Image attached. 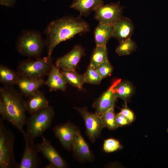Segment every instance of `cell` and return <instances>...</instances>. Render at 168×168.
Masks as SVG:
<instances>
[{
    "label": "cell",
    "mask_w": 168,
    "mask_h": 168,
    "mask_svg": "<svg viewBox=\"0 0 168 168\" xmlns=\"http://www.w3.org/2000/svg\"><path fill=\"white\" fill-rule=\"evenodd\" d=\"M90 29L89 24L79 17L65 16L51 22L45 30L48 56L51 57L54 49L60 43Z\"/></svg>",
    "instance_id": "6da1fadb"
},
{
    "label": "cell",
    "mask_w": 168,
    "mask_h": 168,
    "mask_svg": "<svg viewBox=\"0 0 168 168\" xmlns=\"http://www.w3.org/2000/svg\"><path fill=\"white\" fill-rule=\"evenodd\" d=\"M0 98L6 108L7 121L22 133L25 131L23 127L26 123L25 101L16 90L10 86L0 88Z\"/></svg>",
    "instance_id": "7a4b0ae2"
},
{
    "label": "cell",
    "mask_w": 168,
    "mask_h": 168,
    "mask_svg": "<svg viewBox=\"0 0 168 168\" xmlns=\"http://www.w3.org/2000/svg\"><path fill=\"white\" fill-rule=\"evenodd\" d=\"M54 115L50 106L31 114L26 122V134L34 139L42 135L50 127Z\"/></svg>",
    "instance_id": "3957f363"
},
{
    "label": "cell",
    "mask_w": 168,
    "mask_h": 168,
    "mask_svg": "<svg viewBox=\"0 0 168 168\" xmlns=\"http://www.w3.org/2000/svg\"><path fill=\"white\" fill-rule=\"evenodd\" d=\"M0 119V168H17L14 154V134Z\"/></svg>",
    "instance_id": "277c9868"
},
{
    "label": "cell",
    "mask_w": 168,
    "mask_h": 168,
    "mask_svg": "<svg viewBox=\"0 0 168 168\" xmlns=\"http://www.w3.org/2000/svg\"><path fill=\"white\" fill-rule=\"evenodd\" d=\"M53 64L51 57L28 60L20 63L18 67L20 76L30 78H40L48 74Z\"/></svg>",
    "instance_id": "5b68a950"
},
{
    "label": "cell",
    "mask_w": 168,
    "mask_h": 168,
    "mask_svg": "<svg viewBox=\"0 0 168 168\" xmlns=\"http://www.w3.org/2000/svg\"><path fill=\"white\" fill-rule=\"evenodd\" d=\"M42 36L35 31H28L23 34L17 41L16 48L21 54L25 56L38 57L45 45Z\"/></svg>",
    "instance_id": "8992f818"
},
{
    "label": "cell",
    "mask_w": 168,
    "mask_h": 168,
    "mask_svg": "<svg viewBox=\"0 0 168 168\" xmlns=\"http://www.w3.org/2000/svg\"><path fill=\"white\" fill-rule=\"evenodd\" d=\"M25 147L20 163L17 168H37L41 164L34 139L27 135L25 131L22 133Z\"/></svg>",
    "instance_id": "52a82bcc"
},
{
    "label": "cell",
    "mask_w": 168,
    "mask_h": 168,
    "mask_svg": "<svg viewBox=\"0 0 168 168\" xmlns=\"http://www.w3.org/2000/svg\"><path fill=\"white\" fill-rule=\"evenodd\" d=\"M124 8L120 5L119 2L103 4L94 11L95 18L100 23L113 24L123 16Z\"/></svg>",
    "instance_id": "ba28073f"
},
{
    "label": "cell",
    "mask_w": 168,
    "mask_h": 168,
    "mask_svg": "<svg viewBox=\"0 0 168 168\" xmlns=\"http://www.w3.org/2000/svg\"><path fill=\"white\" fill-rule=\"evenodd\" d=\"M85 121L88 134L93 141L104 127L100 115L89 112L85 108H77Z\"/></svg>",
    "instance_id": "9c48e42d"
},
{
    "label": "cell",
    "mask_w": 168,
    "mask_h": 168,
    "mask_svg": "<svg viewBox=\"0 0 168 168\" xmlns=\"http://www.w3.org/2000/svg\"><path fill=\"white\" fill-rule=\"evenodd\" d=\"M39 153H40L49 162L57 168H64L67 165L58 153L52 146L51 142L42 136L41 142L36 144Z\"/></svg>",
    "instance_id": "30bf717a"
},
{
    "label": "cell",
    "mask_w": 168,
    "mask_h": 168,
    "mask_svg": "<svg viewBox=\"0 0 168 168\" xmlns=\"http://www.w3.org/2000/svg\"><path fill=\"white\" fill-rule=\"evenodd\" d=\"M84 54L83 48L79 45H76L69 52L58 58L56 62V65L62 70H75Z\"/></svg>",
    "instance_id": "8fae6325"
},
{
    "label": "cell",
    "mask_w": 168,
    "mask_h": 168,
    "mask_svg": "<svg viewBox=\"0 0 168 168\" xmlns=\"http://www.w3.org/2000/svg\"><path fill=\"white\" fill-rule=\"evenodd\" d=\"M112 37L119 42L131 38L134 30V26L131 20L122 16L113 24Z\"/></svg>",
    "instance_id": "7c38bea8"
},
{
    "label": "cell",
    "mask_w": 168,
    "mask_h": 168,
    "mask_svg": "<svg viewBox=\"0 0 168 168\" xmlns=\"http://www.w3.org/2000/svg\"><path fill=\"white\" fill-rule=\"evenodd\" d=\"M54 130L63 147L70 149L72 146L77 131L74 126L70 124H66L55 127Z\"/></svg>",
    "instance_id": "4fadbf2b"
},
{
    "label": "cell",
    "mask_w": 168,
    "mask_h": 168,
    "mask_svg": "<svg viewBox=\"0 0 168 168\" xmlns=\"http://www.w3.org/2000/svg\"><path fill=\"white\" fill-rule=\"evenodd\" d=\"M112 85L94 103L96 113L100 115L109 110L114 108L116 98Z\"/></svg>",
    "instance_id": "5bb4252c"
},
{
    "label": "cell",
    "mask_w": 168,
    "mask_h": 168,
    "mask_svg": "<svg viewBox=\"0 0 168 168\" xmlns=\"http://www.w3.org/2000/svg\"><path fill=\"white\" fill-rule=\"evenodd\" d=\"M59 68L56 65L53 64L48 75L47 80L44 84L49 88L50 91L65 90L67 82Z\"/></svg>",
    "instance_id": "9a60e30c"
},
{
    "label": "cell",
    "mask_w": 168,
    "mask_h": 168,
    "mask_svg": "<svg viewBox=\"0 0 168 168\" xmlns=\"http://www.w3.org/2000/svg\"><path fill=\"white\" fill-rule=\"evenodd\" d=\"M44 82L43 78H33L20 76L16 85L22 94L29 97L38 91Z\"/></svg>",
    "instance_id": "2e32d148"
},
{
    "label": "cell",
    "mask_w": 168,
    "mask_h": 168,
    "mask_svg": "<svg viewBox=\"0 0 168 168\" xmlns=\"http://www.w3.org/2000/svg\"><path fill=\"white\" fill-rule=\"evenodd\" d=\"M25 106L26 111L31 114L49 105L44 94L38 90L25 101Z\"/></svg>",
    "instance_id": "e0dca14e"
},
{
    "label": "cell",
    "mask_w": 168,
    "mask_h": 168,
    "mask_svg": "<svg viewBox=\"0 0 168 168\" xmlns=\"http://www.w3.org/2000/svg\"><path fill=\"white\" fill-rule=\"evenodd\" d=\"M103 4V0H73L70 7L86 16Z\"/></svg>",
    "instance_id": "ac0fdd59"
},
{
    "label": "cell",
    "mask_w": 168,
    "mask_h": 168,
    "mask_svg": "<svg viewBox=\"0 0 168 168\" xmlns=\"http://www.w3.org/2000/svg\"><path fill=\"white\" fill-rule=\"evenodd\" d=\"M113 31V24L99 22L94 31L96 46H106L108 40L112 37Z\"/></svg>",
    "instance_id": "d6986e66"
},
{
    "label": "cell",
    "mask_w": 168,
    "mask_h": 168,
    "mask_svg": "<svg viewBox=\"0 0 168 168\" xmlns=\"http://www.w3.org/2000/svg\"><path fill=\"white\" fill-rule=\"evenodd\" d=\"M72 147L74 152L80 158L86 159L91 158V154L88 146L78 130L77 131Z\"/></svg>",
    "instance_id": "ffe728a7"
},
{
    "label": "cell",
    "mask_w": 168,
    "mask_h": 168,
    "mask_svg": "<svg viewBox=\"0 0 168 168\" xmlns=\"http://www.w3.org/2000/svg\"><path fill=\"white\" fill-rule=\"evenodd\" d=\"M20 77L18 73L4 65H0V80L5 86L16 85Z\"/></svg>",
    "instance_id": "44dd1931"
},
{
    "label": "cell",
    "mask_w": 168,
    "mask_h": 168,
    "mask_svg": "<svg viewBox=\"0 0 168 168\" xmlns=\"http://www.w3.org/2000/svg\"><path fill=\"white\" fill-rule=\"evenodd\" d=\"M113 89L116 98L126 100L132 94L133 88L129 83L122 82L120 79L114 82Z\"/></svg>",
    "instance_id": "7402d4cb"
},
{
    "label": "cell",
    "mask_w": 168,
    "mask_h": 168,
    "mask_svg": "<svg viewBox=\"0 0 168 168\" xmlns=\"http://www.w3.org/2000/svg\"><path fill=\"white\" fill-rule=\"evenodd\" d=\"M108 60L106 46H96L92 53L90 65L96 69L101 63Z\"/></svg>",
    "instance_id": "603a6c76"
},
{
    "label": "cell",
    "mask_w": 168,
    "mask_h": 168,
    "mask_svg": "<svg viewBox=\"0 0 168 168\" xmlns=\"http://www.w3.org/2000/svg\"><path fill=\"white\" fill-rule=\"evenodd\" d=\"M62 73L67 82L79 89H82L84 82L83 76L75 70H63Z\"/></svg>",
    "instance_id": "cb8c5ba5"
},
{
    "label": "cell",
    "mask_w": 168,
    "mask_h": 168,
    "mask_svg": "<svg viewBox=\"0 0 168 168\" xmlns=\"http://www.w3.org/2000/svg\"><path fill=\"white\" fill-rule=\"evenodd\" d=\"M136 47V44L130 38L120 42L115 51L119 56L126 55L133 51Z\"/></svg>",
    "instance_id": "d4e9b609"
},
{
    "label": "cell",
    "mask_w": 168,
    "mask_h": 168,
    "mask_svg": "<svg viewBox=\"0 0 168 168\" xmlns=\"http://www.w3.org/2000/svg\"><path fill=\"white\" fill-rule=\"evenodd\" d=\"M104 127L114 129L118 127L116 122V115L114 108L111 109L100 115Z\"/></svg>",
    "instance_id": "484cf974"
},
{
    "label": "cell",
    "mask_w": 168,
    "mask_h": 168,
    "mask_svg": "<svg viewBox=\"0 0 168 168\" xmlns=\"http://www.w3.org/2000/svg\"><path fill=\"white\" fill-rule=\"evenodd\" d=\"M83 76L84 83L98 84L100 82L102 79L96 69L90 65Z\"/></svg>",
    "instance_id": "4316f807"
},
{
    "label": "cell",
    "mask_w": 168,
    "mask_h": 168,
    "mask_svg": "<svg viewBox=\"0 0 168 168\" xmlns=\"http://www.w3.org/2000/svg\"><path fill=\"white\" fill-rule=\"evenodd\" d=\"M96 69L102 79L110 75L113 71L112 67L109 60L101 63Z\"/></svg>",
    "instance_id": "83f0119b"
},
{
    "label": "cell",
    "mask_w": 168,
    "mask_h": 168,
    "mask_svg": "<svg viewBox=\"0 0 168 168\" xmlns=\"http://www.w3.org/2000/svg\"><path fill=\"white\" fill-rule=\"evenodd\" d=\"M120 147V145L119 142L117 140L112 138L105 140L103 145L104 150L107 152L116 151Z\"/></svg>",
    "instance_id": "f1b7e54d"
},
{
    "label": "cell",
    "mask_w": 168,
    "mask_h": 168,
    "mask_svg": "<svg viewBox=\"0 0 168 168\" xmlns=\"http://www.w3.org/2000/svg\"><path fill=\"white\" fill-rule=\"evenodd\" d=\"M116 122L118 127L127 125L131 123L126 117L120 113L116 115Z\"/></svg>",
    "instance_id": "f546056e"
},
{
    "label": "cell",
    "mask_w": 168,
    "mask_h": 168,
    "mask_svg": "<svg viewBox=\"0 0 168 168\" xmlns=\"http://www.w3.org/2000/svg\"><path fill=\"white\" fill-rule=\"evenodd\" d=\"M119 113L126 117L131 122H132L134 119V113L126 107L123 108Z\"/></svg>",
    "instance_id": "4dcf8cb0"
},
{
    "label": "cell",
    "mask_w": 168,
    "mask_h": 168,
    "mask_svg": "<svg viewBox=\"0 0 168 168\" xmlns=\"http://www.w3.org/2000/svg\"><path fill=\"white\" fill-rule=\"evenodd\" d=\"M0 114L1 115V118L3 120H7V115L6 108L4 102L1 98L0 99Z\"/></svg>",
    "instance_id": "1f68e13d"
},
{
    "label": "cell",
    "mask_w": 168,
    "mask_h": 168,
    "mask_svg": "<svg viewBox=\"0 0 168 168\" xmlns=\"http://www.w3.org/2000/svg\"><path fill=\"white\" fill-rule=\"evenodd\" d=\"M16 0H0V4L1 5L11 7L13 5Z\"/></svg>",
    "instance_id": "d6a6232c"
}]
</instances>
